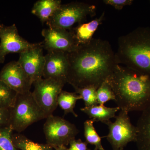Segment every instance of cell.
Wrapping results in <instances>:
<instances>
[{"label":"cell","mask_w":150,"mask_h":150,"mask_svg":"<svg viewBox=\"0 0 150 150\" xmlns=\"http://www.w3.org/2000/svg\"><path fill=\"white\" fill-rule=\"evenodd\" d=\"M67 83L74 88L98 89L112 74L118 64L115 53L108 41L93 38L68 53Z\"/></svg>","instance_id":"obj_1"},{"label":"cell","mask_w":150,"mask_h":150,"mask_svg":"<svg viewBox=\"0 0 150 150\" xmlns=\"http://www.w3.org/2000/svg\"><path fill=\"white\" fill-rule=\"evenodd\" d=\"M106 81L120 110L143 111L150 106V77L118 65Z\"/></svg>","instance_id":"obj_2"},{"label":"cell","mask_w":150,"mask_h":150,"mask_svg":"<svg viewBox=\"0 0 150 150\" xmlns=\"http://www.w3.org/2000/svg\"><path fill=\"white\" fill-rule=\"evenodd\" d=\"M118 64L150 77V28L139 27L118 39Z\"/></svg>","instance_id":"obj_3"},{"label":"cell","mask_w":150,"mask_h":150,"mask_svg":"<svg viewBox=\"0 0 150 150\" xmlns=\"http://www.w3.org/2000/svg\"><path fill=\"white\" fill-rule=\"evenodd\" d=\"M47 117L35 101L32 92L18 93L10 108L9 125L13 131L21 133L33 123Z\"/></svg>","instance_id":"obj_4"},{"label":"cell","mask_w":150,"mask_h":150,"mask_svg":"<svg viewBox=\"0 0 150 150\" xmlns=\"http://www.w3.org/2000/svg\"><path fill=\"white\" fill-rule=\"evenodd\" d=\"M96 12L95 6L87 3L73 2L62 4L46 24L50 28L69 30L76 23H83L88 17L94 16Z\"/></svg>","instance_id":"obj_5"},{"label":"cell","mask_w":150,"mask_h":150,"mask_svg":"<svg viewBox=\"0 0 150 150\" xmlns=\"http://www.w3.org/2000/svg\"><path fill=\"white\" fill-rule=\"evenodd\" d=\"M43 130L46 144L53 147L68 146L79 133L74 124L53 115L46 118Z\"/></svg>","instance_id":"obj_6"},{"label":"cell","mask_w":150,"mask_h":150,"mask_svg":"<svg viewBox=\"0 0 150 150\" xmlns=\"http://www.w3.org/2000/svg\"><path fill=\"white\" fill-rule=\"evenodd\" d=\"M128 112L120 110L115 117L114 122L109 121L105 123L108 126L109 133L106 137L112 150H123L131 142H136L137 129L131 123Z\"/></svg>","instance_id":"obj_7"},{"label":"cell","mask_w":150,"mask_h":150,"mask_svg":"<svg viewBox=\"0 0 150 150\" xmlns=\"http://www.w3.org/2000/svg\"><path fill=\"white\" fill-rule=\"evenodd\" d=\"M65 83L62 81L43 78L33 83V95L47 117L53 115L57 108L58 96Z\"/></svg>","instance_id":"obj_8"},{"label":"cell","mask_w":150,"mask_h":150,"mask_svg":"<svg viewBox=\"0 0 150 150\" xmlns=\"http://www.w3.org/2000/svg\"><path fill=\"white\" fill-rule=\"evenodd\" d=\"M0 64L4 63L7 54H20L42 43H29L19 35L15 24L11 26L0 25Z\"/></svg>","instance_id":"obj_9"},{"label":"cell","mask_w":150,"mask_h":150,"mask_svg":"<svg viewBox=\"0 0 150 150\" xmlns=\"http://www.w3.org/2000/svg\"><path fill=\"white\" fill-rule=\"evenodd\" d=\"M43 47L48 51H62L70 53L78 48L76 41L70 30L50 28L43 29Z\"/></svg>","instance_id":"obj_10"},{"label":"cell","mask_w":150,"mask_h":150,"mask_svg":"<svg viewBox=\"0 0 150 150\" xmlns=\"http://www.w3.org/2000/svg\"><path fill=\"white\" fill-rule=\"evenodd\" d=\"M0 80L17 93L30 91L32 81L18 62L7 64L0 72Z\"/></svg>","instance_id":"obj_11"},{"label":"cell","mask_w":150,"mask_h":150,"mask_svg":"<svg viewBox=\"0 0 150 150\" xmlns=\"http://www.w3.org/2000/svg\"><path fill=\"white\" fill-rule=\"evenodd\" d=\"M45 57L43 77L67 83L69 68L68 53L62 51H48Z\"/></svg>","instance_id":"obj_12"},{"label":"cell","mask_w":150,"mask_h":150,"mask_svg":"<svg viewBox=\"0 0 150 150\" xmlns=\"http://www.w3.org/2000/svg\"><path fill=\"white\" fill-rule=\"evenodd\" d=\"M43 44L20 54L18 62L34 83L43 77L45 63Z\"/></svg>","instance_id":"obj_13"},{"label":"cell","mask_w":150,"mask_h":150,"mask_svg":"<svg viewBox=\"0 0 150 150\" xmlns=\"http://www.w3.org/2000/svg\"><path fill=\"white\" fill-rule=\"evenodd\" d=\"M105 12L98 18L93 20L89 22L81 23L76 27L69 30L72 33L78 45H84L89 43L93 39V36L104 19Z\"/></svg>","instance_id":"obj_14"},{"label":"cell","mask_w":150,"mask_h":150,"mask_svg":"<svg viewBox=\"0 0 150 150\" xmlns=\"http://www.w3.org/2000/svg\"><path fill=\"white\" fill-rule=\"evenodd\" d=\"M136 126L139 150H150V106L142 111Z\"/></svg>","instance_id":"obj_15"},{"label":"cell","mask_w":150,"mask_h":150,"mask_svg":"<svg viewBox=\"0 0 150 150\" xmlns=\"http://www.w3.org/2000/svg\"><path fill=\"white\" fill-rule=\"evenodd\" d=\"M61 5V0H39L34 4L31 13L43 24L51 19Z\"/></svg>","instance_id":"obj_16"},{"label":"cell","mask_w":150,"mask_h":150,"mask_svg":"<svg viewBox=\"0 0 150 150\" xmlns=\"http://www.w3.org/2000/svg\"><path fill=\"white\" fill-rule=\"evenodd\" d=\"M120 110L118 107H107L104 105H97L90 107L81 108V110L86 113L91 119L95 122H101L105 124L110 119L115 118V113Z\"/></svg>","instance_id":"obj_17"},{"label":"cell","mask_w":150,"mask_h":150,"mask_svg":"<svg viewBox=\"0 0 150 150\" xmlns=\"http://www.w3.org/2000/svg\"><path fill=\"white\" fill-rule=\"evenodd\" d=\"M12 139L15 146L19 150H55L48 144L35 143L23 134H12Z\"/></svg>","instance_id":"obj_18"},{"label":"cell","mask_w":150,"mask_h":150,"mask_svg":"<svg viewBox=\"0 0 150 150\" xmlns=\"http://www.w3.org/2000/svg\"><path fill=\"white\" fill-rule=\"evenodd\" d=\"M81 99V98L78 94L75 93L62 90L59 94L57 99L58 105L64 110V115L71 113L75 117H78V115L74 111L77 101Z\"/></svg>","instance_id":"obj_19"},{"label":"cell","mask_w":150,"mask_h":150,"mask_svg":"<svg viewBox=\"0 0 150 150\" xmlns=\"http://www.w3.org/2000/svg\"><path fill=\"white\" fill-rule=\"evenodd\" d=\"M95 122L93 119H89L84 123V134L86 142L88 144L94 145V150H105L101 144V138L96 130L93 123Z\"/></svg>","instance_id":"obj_20"},{"label":"cell","mask_w":150,"mask_h":150,"mask_svg":"<svg viewBox=\"0 0 150 150\" xmlns=\"http://www.w3.org/2000/svg\"><path fill=\"white\" fill-rule=\"evenodd\" d=\"M18 94L0 80V107L10 109L14 104Z\"/></svg>","instance_id":"obj_21"},{"label":"cell","mask_w":150,"mask_h":150,"mask_svg":"<svg viewBox=\"0 0 150 150\" xmlns=\"http://www.w3.org/2000/svg\"><path fill=\"white\" fill-rule=\"evenodd\" d=\"M75 92L80 96L84 102L85 107H90L98 105L97 98V89L93 86L79 88H74Z\"/></svg>","instance_id":"obj_22"},{"label":"cell","mask_w":150,"mask_h":150,"mask_svg":"<svg viewBox=\"0 0 150 150\" xmlns=\"http://www.w3.org/2000/svg\"><path fill=\"white\" fill-rule=\"evenodd\" d=\"M12 128L9 125L0 127V150H19L13 144Z\"/></svg>","instance_id":"obj_23"},{"label":"cell","mask_w":150,"mask_h":150,"mask_svg":"<svg viewBox=\"0 0 150 150\" xmlns=\"http://www.w3.org/2000/svg\"><path fill=\"white\" fill-rule=\"evenodd\" d=\"M96 94L98 103L100 105H104L105 103L109 100H115V94L106 81L97 89Z\"/></svg>","instance_id":"obj_24"},{"label":"cell","mask_w":150,"mask_h":150,"mask_svg":"<svg viewBox=\"0 0 150 150\" xmlns=\"http://www.w3.org/2000/svg\"><path fill=\"white\" fill-rule=\"evenodd\" d=\"M103 1L105 4L112 6L115 9L121 10L125 6L131 5L134 1L132 0H104Z\"/></svg>","instance_id":"obj_25"},{"label":"cell","mask_w":150,"mask_h":150,"mask_svg":"<svg viewBox=\"0 0 150 150\" xmlns=\"http://www.w3.org/2000/svg\"><path fill=\"white\" fill-rule=\"evenodd\" d=\"M70 147L67 150H91L88 148V144L83 142L81 139L72 140L69 143Z\"/></svg>","instance_id":"obj_26"},{"label":"cell","mask_w":150,"mask_h":150,"mask_svg":"<svg viewBox=\"0 0 150 150\" xmlns=\"http://www.w3.org/2000/svg\"><path fill=\"white\" fill-rule=\"evenodd\" d=\"M10 109L0 107V127L9 125Z\"/></svg>","instance_id":"obj_27"},{"label":"cell","mask_w":150,"mask_h":150,"mask_svg":"<svg viewBox=\"0 0 150 150\" xmlns=\"http://www.w3.org/2000/svg\"><path fill=\"white\" fill-rule=\"evenodd\" d=\"M55 150H67V147L64 146H55L53 147Z\"/></svg>","instance_id":"obj_28"}]
</instances>
